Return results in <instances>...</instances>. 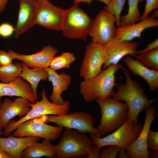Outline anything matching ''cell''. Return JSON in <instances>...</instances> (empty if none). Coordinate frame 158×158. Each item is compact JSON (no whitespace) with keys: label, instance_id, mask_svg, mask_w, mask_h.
I'll use <instances>...</instances> for the list:
<instances>
[{"label":"cell","instance_id":"cell-1","mask_svg":"<svg viewBox=\"0 0 158 158\" xmlns=\"http://www.w3.org/2000/svg\"><path fill=\"white\" fill-rule=\"evenodd\" d=\"M121 68L125 75L126 82L117 85V91L114 93L113 98L125 102L128 109V121L131 125L135 126L138 123L139 113L156 102L158 99H149L145 93V89L131 78L128 70L122 66Z\"/></svg>","mask_w":158,"mask_h":158},{"label":"cell","instance_id":"cell-2","mask_svg":"<svg viewBox=\"0 0 158 158\" xmlns=\"http://www.w3.org/2000/svg\"><path fill=\"white\" fill-rule=\"evenodd\" d=\"M121 64H111L101 70L96 76L82 81L80 85V93L85 101L91 102L97 99L103 100L113 96L115 82V73L121 69Z\"/></svg>","mask_w":158,"mask_h":158},{"label":"cell","instance_id":"cell-3","mask_svg":"<svg viewBox=\"0 0 158 158\" xmlns=\"http://www.w3.org/2000/svg\"><path fill=\"white\" fill-rule=\"evenodd\" d=\"M95 101L99 105L101 114L100 124L96 128L101 135L118 129L127 119L128 109L125 103L109 97Z\"/></svg>","mask_w":158,"mask_h":158},{"label":"cell","instance_id":"cell-4","mask_svg":"<svg viewBox=\"0 0 158 158\" xmlns=\"http://www.w3.org/2000/svg\"><path fill=\"white\" fill-rule=\"evenodd\" d=\"M93 145L92 140L85 133L66 128L60 141L55 146L56 158L86 157Z\"/></svg>","mask_w":158,"mask_h":158},{"label":"cell","instance_id":"cell-5","mask_svg":"<svg viewBox=\"0 0 158 158\" xmlns=\"http://www.w3.org/2000/svg\"><path fill=\"white\" fill-rule=\"evenodd\" d=\"M93 20L82 10L78 4H73L65 10L61 30L63 36L72 39L87 41Z\"/></svg>","mask_w":158,"mask_h":158},{"label":"cell","instance_id":"cell-6","mask_svg":"<svg viewBox=\"0 0 158 158\" xmlns=\"http://www.w3.org/2000/svg\"><path fill=\"white\" fill-rule=\"evenodd\" d=\"M41 95L40 101L36 100L35 103L30 104L31 108L26 115L17 121L11 120L8 125L4 128L3 135H8L15 130L18 125L29 120L45 115H63L67 114L69 110L70 103L68 100L65 101L60 105L53 104L47 99L45 89L42 90Z\"/></svg>","mask_w":158,"mask_h":158},{"label":"cell","instance_id":"cell-7","mask_svg":"<svg viewBox=\"0 0 158 158\" xmlns=\"http://www.w3.org/2000/svg\"><path fill=\"white\" fill-rule=\"evenodd\" d=\"M47 115L26 121L18 125L12 136H33L43 138L50 141H55L61 135L63 127L52 126L46 124Z\"/></svg>","mask_w":158,"mask_h":158},{"label":"cell","instance_id":"cell-8","mask_svg":"<svg viewBox=\"0 0 158 158\" xmlns=\"http://www.w3.org/2000/svg\"><path fill=\"white\" fill-rule=\"evenodd\" d=\"M95 120L90 113L75 111L61 116L47 115L46 122L53 123L63 128L75 129L81 133H90L99 138L101 135L93 126Z\"/></svg>","mask_w":158,"mask_h":158},{"label":"cell","instance_id":"cell-9","mask_svg":"<svg viewBox=\"0 0 158 158\" xmlns=\"http://www.w3.org/2000/svg\"><path fill=\"white\" fill-rule=\"evenodd\" d=\"M142 127L140 123L132 126L127 119L112 133L103 138L97 137L91 134L90 138L93 142V145L99 148L106 146L115 145L126 150L138 138Z\"/></svg>","mask_w":158,"mask_h":158},{"label":"cell","instance_id":"cell-10","mask_svg":"<svg viewBox=\"0 0 158 158\" xmlns=\"http://www.w3.org/2000/svg\"><path fill=\"white\" fill-rule=\"evenodd\" d=\"M106 59L104 45L91 41L86 47L80 70V75L84 80L97 75Z\"/></svg>","mask_w":158,"mask_h":158},{"label":"cell","instance_id":"cell-11","mask_svg":"<svg viewBox=\"0 0 158 158\" xmlns=\"http://www.w3.org/2000/svg\"><path fill=\"white\" fill-rule=\"evenodd\" d=\"M115 17L104 9L97 15L91 27L89 35L92 41L105 45L114 37Z\"/></svg>","mask_w":158,"mask_h":158},{"label":"cell","instance_id":"cell-12","mask_svg":"<svg viewBox=\"0 0 158 158\" xmlns=\"http://www.w3.org/2000/svg\"><path fill=\"white\" fill-rule=\"evenodd\" d=\"M65 13L48 0L39 2L35 25L55 31L61 30Z\"/></svg>","mask_w":158,"mask_h":158},{"label":"cell","instance_id":"cell-13","mask_svg":"<svg viewBox=\"0 0 158 158\" xmlns=\"http://www.w3.org/2000/svg\"><path fill=\"white\" fill-rule=\"evenodd\" d=\"M145 117L143 126L138 138L127 148L128 158H149L147 141L151 125L157 117L158 113L154 107L150 106L145 111Z\"/></svg>","mask_w":158,"mask_h":158},{"label":"cell","instance_id":"cell-14","mask_svg":"<svg viewBox=\"0 0 158 158\" xmlns=\"http://www.w3.org/2000/svg\"><path fill=\"white\" fill-rule=\"evenodd\" d=\"M139 46L138 42L119 40L114 37L104 45L106 59L103 64V69L111 64H118L126 55L135 57L137 54Z\"/></svg>","mask_w":158,"mask_h":158},{"label":"cell","instance_id":"cell-15","mask_svg":"<svg viewBox=\"0 0 158 158\" xmlns=\"http://www.w3.org/2000/svg\"><path fill=\"white\" fill-rule=\"evenodd\" d=\"M18 19L15 28V37L27 32L35 25L39 2L34 0H18Z\"/></svg>","mask_w":158,"mask_h":158},{"label":"cell","instance_id":"cell-16","mask_svg":"<svg viewBox=\"0 0 158 158\" xmlns=\"http://www.w3.org/2000/svg\"><path fill=\"white\" fill-rule=\"evenodd\" d=\"M8 52L14 59L20 60L29 67L45 69L49 67L58 51L49 44L44 46L40 51L30 55L20 54L11 50Z\"/></svg>","mask_w":158,"mask_h":158},{"label":"cell","instance_id":"cell-17","mask_svg":"<svg viewBox=\"0 0 158 158\" xmlns=\"http://www.w3.org/2000/svg\"><path fill=\"white\" fill-rule=\"evenodd\" d=\"M30 103L28 100L22 97L15 99L13 101L5 99L0 105V123L3 128L16 116H18L21 118L26 115L31 109Z\"/></svg>","mask_w":158,"mask_h":158},{"label":"cell","instance_id":"cell-18","mask_svg":"<svg viewBox=\"0 0 158 158\" xmlns=\"http://www.w3.org/2000/svg\"><path fill=\"white\" fill-rule=\"evenodd\" d=\"M158 26V20L152 16H148L138 23L120 25L116 28L114 38L119 40L131 41L135 38L140 37L141 33L145 29Z\"/></svg>","mask_w":158,"mask_h":158},{"label":"cell","instance_id":"cell-19","mask_svg":"<svg viewBox=\"0 0 158 158\" xmlns=\"http://www.w3.org/2000/svg\"><path fill=\"white\" fill-rule=\"evenodd\" d=\"M4 96L23 97L32 103L37 100L31 85L20 76L8 83H0V105L1 103V97Z\"/></svg>","mask_w":158,"mask_h":158},{"label":"cell","instance_id":"cell-20","mask_svg":"<svg viewBox=\"0 0 158 158\" xmlns=\"http://www.w3.org/2000/svg\"><path fill=\"white\" fill-rule=\"evenodd\" d=\"M40 140V138L33 136L0 137V149L7 153L11 158H21L26 148Z\"/></svg>","mask_w":158,"mask_h":158},{"label":"cell","instance_id":"cell-21","mask_svg":"<svg viewBox=\"0 0 158 158\" xmlns=\"http://www.w3.org/2000/svg\"><path fill=\"white\" fill-rule=\"evenodd\" d=\"M48 74V80L53 86V91L49 98L51 102L56 104L60 105L65 102L61 95L66 91L71 82V76L64 72L58 74L56 71L48 67L44 69Z\"/></svg>","mask_w":158,"mask_h":158},{"label":"cell","instance_id":"cell-22","mask_svg":"<svg viewBox=\"0 0 158 158\" xmlns=\"http://www.w3.org/2000/svg\"><path fill=\"white\" fill-rule=\"evenodd\" d=\"M124 61L133 74L140 76L146 81L150 91H153L158 88V71L149 69L129 55L125 58Z\"/></svg>","mask_w":158,"mask_h":158},{"label":"cell","instance_id":"cell-23","mask_svg":"<svg viewBox=\"0 0 158 158\" xmlns=\"http://www.w3.org/2000/svg\"><path fill=\"white\" fill-rule=\"evenodd\" d=\"M50 142L44 139L41 143L35 142L24 150L22 158H37L43 156L56 158L55 146L51 145Z\"/></svg>","mask_w":158,"mask_h":158},{"label":"cell","instance_id":"cell-24","mask_svg":"<svg viewBox=\"0 0 158 158\" xmlns=\"http://www.w3.org/2000/svg\"><path fill=\"white\" fill-rule=\"evenodd\" d=\"M22 70L20 77L23 80L27 81L31 85L37 100V89L39 83L41 80H45L48 79V74L44 69L40 68L30 69L22 62Z\"/></svg>","mask_w":158,"mask_h":158},{"label":"cell","instance_id":"cell-25","mask_svg":"<svg viewBox=\"0 0 158 158\" xmlns=\"http://www.w3.org/2000/svg\"><path fill=\"white\" fill-rule=\"evenodd\" d=\"M143 0H128V9L127 13L121 16V25H128L141 20L142 15L138 7L139 3Z\"/></svg>","mask_w":158,"mask_h":158},{"label":"cell","instance_id":"cell-26","mask_svg":"<svg viewBox=\"0 0 158 158\" xmlns=\"http://www.w3.org/2000/svg\"><path fill=\"white\" fill-rule=\"evenodd\" d=\"M22 70L19 62L6 66H0V81L4 83L12 82L20 76Z\"/></svg>","mask_w":158,"mask_h":158},{"label":"cell","instance_id":"cell-27","mask_svg":"<svg viewBox=\"0 0 158 158\" xmlns=\"http://www.w3.org/2000/svg\"><path fill=\"white\" fill-rule=\"evenodd\" d=\"M135 57L146 67L158 71V48L138 54Z\"/></svg>","mask_w":158,"mask_h":158},{"label":"cell","instance_id":"cell-28","mask_svg":"<svg viewBox=\"0 0 158 158\" xmlns=\"http://www.w3.org/2000/svg\"><path fill=\"white\" fill-rule=\"evenodd\" d=\"M75 60L76 58L73 53L70 52H63L60 55L53 58L49 67L55 71L63 68H69L71 64Z\"/></svg>","mask_w":158,"mask_h":158},{"label":"cell","instance_id":"cell-29","mask_svg":"<svg viewBox=\"0 0 158 158\" xmlns=\"http://www.w3.org/2000/svg\"><path fill=\"white\" fill-rule=\"evenodd\" d=\"M126 0H111L107 5L104 6V9L114 15L116 19L117 27L121 25V14L124 6Z\"/></svg>","mask_w":158,"mask_h":158},{"label":"cell","instance_id":"cell-30","mask_svg":"<svg viewBox=\"0 0 158 158\" xmlns=\"http://www.w3.org/2000/svg\"><path fill=\"white\" fill-rule=\"evenodd\" d=\"M148 149L158 151V131H154L149 129L147 141Z\"/></svg>","mask_w":158,"mask_h":158},{"label":"cell","instance_id":"cell-31","mask_svg":"<svg viewBox=\"0 0 158 158\" xmlns=\"http://www.w3.org/2000/svg\"><path fill=\"white\" fill-rule=\"evenodd\" d=\"M15 32L13 25L7 23H3L0 24V36L7 38L11 36Z\"/></svg>","mask_w":158,"mask_h":158},{"label":"cell","instance_id":"cell-32","mask_svg":"<svg viewBox=\"0 0 158 158\" xmlns=\"http://www.w3.org/2000/svg\"><path fill=\"white\" fill-rule=\"evenodd\" d=\"M120 149L118 146L110 145L100 152V158H115Z\"/></svg>","mask_w":158,"mask_h":158},{"label":"cell","instance_id":"cell-33","mask_svg":"<svg viewBox=\"0 0 158 158\" xmlns=\"http://www.w3.org/2000/svg\"><path fill=\"white\" fill-rule=\"evenodd\" d=\"M145 0V6L144 12L142 15L141 20L147 17L152 11L158 8V0Z\"/></svg>","mask_w":158,"mask_h":158},{"label":"cell","instance_id":"cell-34","mask_svg":"<svg viewBox=\"0 0 158 158\" xmlns=\"http://www.w3.org/2000/svg\"><path fill=\"white\" fill-rule=\"evenodd\" d=\"M11 55L8 52L0 50V66H5L12 63L13 60Z\"/></svg>","mask_w":158,"mask_h":158},{"label":"cell","instance_id":"cell-35","mask_svg":"<svg viewBox=\"0 0 158 158\" xmlns=\"http://www.w3.org/2000/svg\"><path fill=\"white\" fill-rule=\"evenodd\" d=\"M100 148L93 145L88 152L86 158H100Z\"/></svg>","mask_w":158,"mask_h":158},{"label":"cell","instance_id":"cell-36","mask_svg":"<svg viewBox=\"0 0 158 158\" xmlns=\"http://www.w3.org/2000/svg\"><path fill=\"white\" fill-rule=\"evenodd\" d=\"M157 48H158V38L154 41L153 42L149 43L145 49L140 51H137V54L151 51Z\"/></svg>","mask_w":158,"mask_h":158},{"label":"cell","instance_id":"cell-37","mask_svg":"<svg viewBox=\"0 0 158 158\" xmlns=\"http://www.w3.org/2000/svg\"><path fill=\"white\" fill-rule=\"evenodd\" d=\"M93 0H74L73 1V4H76L80 3V2H84L87 3L88 4H91ZM100 1H101L104 4L106 5H107L109 4L111 0H96Z\"/></svg>","mask_w":158,"mask_h":158},{"label":"cell","instance_id":"cell-38","mask_svg":"<svg viewBox=\"0 0 158 158\" xmlns=\"http://www.w3.org/2000/svg\"><path fill=\"white\" fill-rule=\"evenodd\" d=\"M116 157L119 158H128L126 150L123 148H120Z\"/></svg>","mask_w":158,"mask_h":158},{"label":"cell","instance_id":"cell-39","mask_svg":"<svg viewBox=\"0 0 158 158\" xmlns=\"http://www.w3.org/2000/svg\"><path fill=\"white\" fill-rule=\"evenodd\" d=\"M9 0H0V14L3 13L8 3Z\"/></svg>","mask_w":158,"mask_h":158},{"label":"cell","instance_id":"cell-40","mask_svg":"<svg viewBox=\"0 0 158 158\" xmlns=\"http://www.w3.org/2000/svg\"><path fill=\"white\" fill-rule=\"evenodd\" d=\"M148 154L150 158H157L158 157V151L152 150L149 151Z\"/></svg>","mask_w":158,"mask_h":158},{"label":"cell","instance_id":"cell-41","mask_svg":"<svg viewBox=\"0 0 158 158\" xmlns=\"http://www.w3.org/2000/svg\"><path fill=\"white\" fill-rule=\"evenodd\" d=\"M0 158H11V157L7 153L0 149Z\"/></svg>","mask_w":158,"mask_h":158},{"label":"cell","instance_id":"cell-42","mask_svg":"<svg viewBox=\"0 0 158 158\" xmlns=\"http://www.w3.org/2000/svg\"><path fill=\"white\" fill-rule=\"evenodd\" d=\"M153 17L156 18L158 17V11L156 9L155 10V11L153 14V15L152 16Z\"/></svg>","mask_w":158,"mask_h":158},{"label":"cell","instance_id":"cell-43","mask_svg":"<svg viewBox=\"0 0 158 158\" xmlns=\"http://www.w3.org/2000/svg\"><path fill=\"white\" fill-rule=\"evenodd\" d=\"M3 128V127L1 125L0 123V136H1L3 135L2 129Z\"/></svg>","mask_w":158,"mask_h":158},{"label":"cell","instance_id":"cell-44","mask_svg":"<svg viewBox=\"0 0 158 158\" xmlns=\"http://www.w3.org/2000/svg\"><path fill=\"white\" fill-rule=\"evenodd\" d=\"M38 2H42L45 1L46 0H34Z\"/></svg>","mask_w":158,"mask_h":158}]
</instances>
